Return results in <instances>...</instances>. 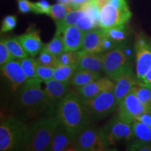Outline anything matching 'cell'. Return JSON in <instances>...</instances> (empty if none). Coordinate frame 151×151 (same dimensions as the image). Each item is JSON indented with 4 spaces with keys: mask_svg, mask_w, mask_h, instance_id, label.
Wrapping results in <instances>:
<instances>
[{
    "mask_svg": "<svg viewBox=\"0 0 151 151\" xmlns=\"http://www.w3.org/2000/svg\"><path fill=\"white\" fill-rule=\"evenodd\" d=\"M139 81H141L143 83L147 84L148 85V86H151V68L147 71V73L144 75V76L143 77L142 79Z\"/></svg>",
    "mask_w": 151,
    "mask_h": 151,
    "instance_id": "obj_44",
    "label": "cell"
},
{
    "mask_svg": "<svg viewBox=\"0 0 151 151\" xmlns=\"http://www.w3.org/2000/svg\"><path fill=\"white\" fill-rule=\"evenodd\" d=\"M109 4L120 9H129L126 0H110Z\"/></svg>",
    "mask_w": 151,
    "mask_h": 151,
    "instance_id": "obj_42",
    "label": "cell"
},
{
    "mask_svg": "<svg viewBox=\"0 0 151 151\" xmlns=\"http://www.w3.org/2000/svg\"><path fill=\"white\" fill-rule=\"evenodd\" d=\"M101 129L110 146L120 140H129L134 136L131 124L122 121L118 116L111 119Z\"/></svg>",
    "mask_w": 151,
    "mask_h": 151,
    "instance_id": "obj_9",
    "label": "cell"
},
{
    "mask_svg": "<svg viewBox=\"0 0 151 151\" xmlns=\"http://www.w3.org/2000/svg\"><path fill=\"white\" fill-rule=\"evenodd\" d=\"M37 60L39 65L46 66V67L55 68L59 65L57 55L47 51L43 48L39 53Z\"/></svg>",
    "mask_w": 151,
    "mask_h": 151,
    "instance_id": "obj_32",
    "label": "cell"
},
{
    "mask_svg": "<svg viewBox=\"0 0 151 151\" xmlns=\"http://www.w3.org/2000/svg\"><path fill=\"white\" fill-rule=\"evenodd\" d=\"M15 58L10 53L9 50L6 46L4 41L1 38V41H0V66L4 65L7 62L14 60Z\"/></svg>",
    "mask_w": 151,
    "mask_h": 151,
    "instance_id": "obj_37",
    "label": "cell"
},
{
    "mask_svg": "<svg viewBox=\"0 0 151 151\" xmlns=\"http://www.w3.org/2000/svg\"><path fill=\"white\" fill-rule=\"evenodd\" d=\"M127 150L136 151H151V144L150 143L139 141L130 145L128 147Z\"/></svg>",
    "mask_w": 151,
    "mask_h": 151,
    "instance_id": "obj_40",
    "label": "cell"
},
{
    "mask_svg": "<svg viewBox=\"0 0 151 151\" xmlns=\"http://www.w3.org/2000/svg\"><path fill=\"white\" fill-rule=\"evenodd\" d=\"M17 18L15 16H7L4 19L1 27V33L7 32L16 27Z\"/></svg>",
    "mask_w": 151,
    "mask_h": 151,
    "instance_id": "obj_39",
    "label": "cell"
},
{
    "mask_svg": "<svg viewBox=\"0 0 151 151\" xmlns=\"http://www.w3.org/2000/svg\"><path fill=\"white\" fill-rule=\"evenodd\" d=\"M94 2H95L96 5L97 6V7L101 11L104 7H105L106 6L108 5L109 2H110V0H94Z\"/></svg>",
    "mask_w": 151,
    "mask_h": 151,
    "instance_id": "obj_45",
    "label": "cell"
},
{
    "mask_svg": "<svg viewBox=\"0 0 151 151\" xmlns=\"http://www.w3.org/2000/svg\"><path fill=\"white\" fill-rule=\"evenodd\" d=\"M43 49L57 56L65 51L66 48L62 34L55 32L52 40L44 45Z\"/></svg>",
    "mask_w": 151,
    "mask_h": 151,
    "instance_id": "obj_27",
    "label": "cell"
},
{
    "mask_svg": "<svg viewBox=\"0 0 151 151\" xmlns=\"http://www.w3.org/2000/svg\"><path fill=\"white\" fill-rule=\"evenodd\" d=\"M42 81L38 78H30L20 87L17 104L20 111L29 118L52 116L44 90L41 88Z\"/></svg>",
    "mask_w": 151,
    "mask_h": 151,
    "instance_id": "obj_2",
    "label": "cell"
},
{
    "mask_svg": "<svg viewBox=\"0 0 151 151\" xmlns=\"http://www.w3.org/2000/svg\"><path fill=\"white\" fill-rule=\"evenodd\" d=\"M83 101L92 120H97L108 116L116 110L118 105L112 91L101 92L92 99H83Z\"/></svg>",
    "mask_w": 151,
    "mask_h": 151,
    "instance_id": "obj_6",
    "label": "cell"
},
{
    "mask_svg": "<svg viewBox=\"0 0 151 151\" xmlns=\"http://www.w3.org/2000/svg\"><path fill=\"white\" fill-rule=\"evenodd\" d=\"M23 70L27 76V78H37V67L38 65L37 60L34 58V57H27L19 60Z\"/></svg>",
    "mask_w": 151,
    "mask_h": 151,
    "instance_id": "obj_31",
    "label": "cell"
},
{
    "mask_svg": "<svg viewBox=\"0 0 151 151\" xmlns=\"http://www.w3.org/2000/svg\"><path fill=\"white\" fill-rule=\"evenodd\" d=\"M115 88V83L110 78H99L86 85L76 88L77 92L83 99H92L101 92L112 91Z\"/></svg>",
    "mask_w": 151,
    "mask_h": 151,
    "instance_id": "obj_15",
    "label": "cell"
},
{
    "mask_svg": "<svg viewBox=\"0 0 151 151\" xmlns=\"http://www.w3.org/2000/svg\"><path fill=\"white\" fill-rule=\"evenodd\" d=\"M104 29H92L85 32L82 49L90 52H101L100 45L103 36Z\"/></svg>",
    "mask_w": 151,
    "mask_h": 151,
    "instance_id": "obj_20",
    "label": "cell"
},
{
    "mask_svg": "<svg viewBox=\"0 0 151 151\" xmlns=\"http://www.w3.org/2000/svg\"><path fill=\"white\" fill-rule=\"evenodd\" d=\"M118 106V118L131 124L143 113L151 111V107L141 102L132 91L124 97Z\"/></svg>",
    "mask_w": 151,
    "mask_h": 151,
    "instance_id": "obj_8",
    "label": "cell"
},
{
    "mask_svg": "<svg viewBox=\"0 0 151 151\" xmlns=\"http://www.w3.org/2000/svg\"><path fill=\"white\" fill-rule=\"evenodd\" d=\"M90 0H71V6L73 10L80 9L81 5Z\"/></svg>",
    "mask_w": 151,
    "mask_h": 151,
    "instance_id": "obj_43",
    "label": "cell"
},
{
    "mask_svg": "<svg viewBox=\"0 0 151 151\" xmlns=\"http://www.w3.org/2000/svg\"><path fill=\"white\" fill-rule=\"evenodd\" d=\"M126 24L113 27L108 29H104L105 35L113 40L119 43H122L127 37V29Z\"/></svg>",
    "mask_w": 151,
    "mask_h": 151,
    "instance_id": "obj_29",
    "label": "cell"
},
{
    "mask_svg": "<svg viewBox=\"0 0 151 151\" xmlns=\"http://www.w3.org/2000/svg\"><path fill=\"white\" fill-rule=\"evenodd\" d=\"M132 91L141 102L151 107V86L139 81Z\"/></svg>",
    "mask_w": 151,
    "mask_h": 151,
    "instance_id": "obj_25",
    "label": "cell"
},
{
    "mask_svg": "<svg viewBox=\"0 0 151 151\" xmlns=\"http://www.w3.org/2000/svg\"><path fill=\"white\" fill-rule=\"evenodd\" d=\"M59 124L60 121L56 115L38 118L29 127L24 150H48L56 128Z\"/></svg>",
    "mask_w": 151,
    "mask_h": 151,
    "instance_id": "obj_3",
    "label": "cell"
},
{
    "mask_svg": "<svg viewBox=\"0 0 151 151\" xmlns=\"http://www.w3.org/2000/svg\"><path fill=\"white\" fill-rule=\"evenodd\" d=\"M122 46V43L117 42V41L113 40L111 38L104 35L101 41V45H100V51L101 52H107L109 50H113V49L118 48V47Z\"/></svg>",
    "mask_w": 151,
    "mask_h": 151,
    "instance_id": "obj_36",
    "label": "cell"
},
{
    "mask_svg": "<svg viewBox=\"0 0 151 151\" xmlns=\"http://www.w3.org/2000/svg\"><path fill=\"white\" fill-rule=\"evenodd\" d=\"M79 61L78 69L92 71L103 70V54L90 52L82 49L78 51Z\"/></svg>",
    "mask_w": 151,
    "mask_h": 151,
    "instance_id": "obj_18",
    "label": "cell"
},
{
    "mask_svg": "<svg viewBox=\"0 0 151 151\" xmlns=\"http://www.w3.org/2000/svg\"><path fill=\"white\" fill-rule=\"evenodd\" d=\"M76 137L77 134L73 133L65 125L60 123L56 128L51 142L47 150H68Z\"/></svg>",
    "mask_w": 151,
    "mask_h": 151,
    "instance_id": "obj_16",
    "label": "cell"
},
{
    "mask_svg": "<svg viewBox=\"0 0 151 151\" xmlns=\"http://www.w3.org/2000/svg\"><path fill=\"white\" fill-rule=\"evenodd\" d=\"M132 17L129 9H120L109 4L101 9L100 16V26L102 29L124 25Z\"/></svg>",
    "mask_w": 151,
    "mask_h": 151,
    "instance_id": "obj_11",
    "label": "cell"
},
{
    "mask_svg": "<svg viewBox=\"0 0 151 151\" xmlns=\"http://www.w3.org/2000/svg\"><path fill=\"white\" fill-rule=\"evenodd\" d=\"M6 46L15 59H22L29 56L27 52L24 50L20 41L17 37H9L3 39Z\"/></svg>",
    "mask_w": 151,
    "mask_h": 151,
    "instance_id": "obj_23",
    "label": "cell"
},
{
    "mask_svg": "<svg viewBox=\"0 0 151 151\" xmlns=\"http://www.w3.org/2000/svg\"><path fill=\"white\" fill-rule=\"evenodd\" d=\"M135 51L137 78L141 81L151 68V41L143 35L138 36Z\"/></svg>",
    "mask_w": 151,
    "mask_h": 151,
    "instance_id": "obj_10",
    "label": "cell"
},
{
    "mask_svg": "<svg viewBox=\"0 0 151 151\" xmlns=\"http://www.w3.org/2000/svg\"><path fill=\"white\" fill-rule=\"evenodd\" d=\"M129 66L127 55L122 45L103 54V70L113 81Z\"/></svg>",
    "mask_w": 151,
    "mask_h": 151,
    "instance_id": "obj_7",
    "label": "cell"
},
{
    "mask_svg": "<svg viewBox=\"0 0 151 151\" xmlns=\"http://www.w3.org/2000/svg\"><path fill=\"white\" fill-rule=\"evenodd\" d=\"M85 32L76 27L71 25L67 27L62 33L66 50H77L82 48Z\"/></svg>",
    "mask_w": 151,
    "mask_h": 151,
    "instance_id": "obj_19",
    "label": "cell"
},
{
    "mask_svg": "<svg viewBox=\"0 0 151 151\" xmlns=\"http://www.w3.org/2000/svg\"><path fill=\"white\" fill-rule=\"evenodd\" d=\"M55 115L60 123L77 135L92 121L78 92H68L57 105Z\"/></svg>",
    "mask_w": 151,
    "mask_h": 151,
    "instance_id": "obj_1",
    "label": "cell"
},
{
    "mask_svg": "<svg viewBox=\"0 0 151 151\" xmlns=\"http://www.w3.org/2000/svg\"><path fill=\"white\" fill-rule=\"evenodd\" d=\"M51 6L46 0H40L37 2L33 3V12L38 14L48 15Z\"/></svg>",
    "mask_w": 151,
    "mask_h": 151,
    "instance_id": "obj_38",
    "label": "cell"
},
{
    "mask_svg": "<svg viewBox=\"0 0 151 151\" xmlns=\"http://www.w3.org/2000/svg\"><path fill=\"white\" fill-rule=\"evenodd\" d=\"M71 11H73L71 6H67L62 4L58 3L51 6L48 16L55 20V22L59 21L65 18L68 13Z\"/></svg>",
    "mask_w": 151,
    "mask_h": 151,
    "instance_id": "obj_33",
    "label": "cell"
},
{
    "mask_svg": "<svg viewBox=\"0 0 151 151\" xmlns=\"http://www.w3.org/2000/svg\"><path fill=\"white\" fill-rule=\"evenodd\" d=\"M59 65L76 66L78 67L79 61L78 51L75 50H65L57 56Z\"/></svg>",
    "mask_w": 151,
    "mask_h": 151,
    "instance_id": "obj_30",
    "label": "cell"
},
{
    "mask_svg": "<svg viewBox=\"0 0 151 151\" xmlns=\"http://www.w3.org/2000/svg\"><path fill=\"white\" fill-rule=\"evenodd\" d=\"M148 125L150 126V127H151V116H150V120H149V121H148Z\"/></svg>",
    "mask_w": 151,
    "mask_h": 151,
    "instance_id": "obj_47",
    "label": "cell"
},
{
    "mask_svg": "<svg viewBox=\"0 0 151 151\" xmlns=\"http://www.w3.org/2000/svg\"><path fill=\"white\" fill-rule=\"evenodd\" d=\"M85 14V12L81 9H76L69 12L65 18L59 21H56V32L62 34L67 27L75 25L78 20Z\"/></svg>",
    "mask_w": 151,
    "mask_h": 151,
    "instance_id": "obj_22",
    "label": "cell"
},
{
    "mask_svg": "<svg viewBox=\"0 0 151 151\" xmlns=\"http://www.w3.org/2000/svg\"><path fill=\"white\" fill-rule=\"evenodd\" d=\"M109 146L101 129L88 126L77 135L68 150L104 151L109 150Z\"/></svg>",
    "mask_w": 151,
    "mask_h": 151,
    "instance_id": "obj_5",
    "label": "cell"
},
{
    "mask_svg": "<svg viewBox=\"0 0 151 151\" xmlns=\"http://www.w3.org/2000/svg\"><path fill=\"white\" fill-rule=\"evenodd\" d=\"M77 68L76 66L58 65L55 68L53 78L62 82H69Z\"/></svg>",
    "mask_w": 151,
    "mask_h": 151,
    "instance_id": "obj_26",
    "label": "cell"
},
{
    "mask_svg": "<svg viewBox=\"0 0 151 151\" xmlns=\"http://www.w3.org/2000/svg\"><path fill=\"white\" fill-rule=\"evenodd\" d=\"M58 3L62 4L67 6H71V0H57Z\"/></svg>",
    "mask_w": 151,
    "mask_h": 151,
    "instance_id": "obj_46",
    "label": "cell"
},
{
    "mask_svg": "<svg viewBox=\"0 0 151 151\" xmlns=\"http://www.w3.org/2000/svg\"><path fill=\"white\" fill-rule=\"evenodd\" d=\"M114 81L115 88L113 90V94L119 104L124 97L132 92L138 81L136 80L130 66L126 68Z\"/></svg>",
    "mask_w": 151,
    "mask_h": 151,
    "instance_id": "obj_13",
    "label": "cell"
},
{
    "mask_svg": "<svg viewBox=\"0 0 151 151\" xmlns=\"http://www.w3.org/2000/svg\"><path fill=\"white\" fill-rule=\"evenodd\" d=\"M1 73L9 81L14 90L22 87L28 80L19 60H12L1 66Z\"/></svg>",
    "mask_w": 151,
    "mask_h": 151,
    "instance_id": "obj_14",
    "label": "cell"
},
{
    "mask_svg": "<svg viewBox=\"0 0 151 151\" xmlns=\"http://www.w3.org/2000/svg\"><path fill=\"white\" fill-rule=\"evenodd\" d=\"M19 11L22 14H27L33 10V3L29 0H17Z\"/></svg>",
    "mask_w": 151,
    "mask_h": 151,
    "instance_id": "obj_41",
    "label": "cell"
},
{
    "mask_svg": "<svg viewBox=\"0 0 151 151\" xmlns=\"http://www.w3.org/2000/svg\"><path fill=\"white\" fill-rule=\"evenodd\" d=\"M45 88L43 89L46 95L47 102L48 104L52 114L55 112L58 104L62 98L65 97L69 91V82H62L55 78L44 81Z\"/></svg>",
    "mask_w": 151,
    "mask_h": 151,
    "instance_id": "obj_12",
    "label": "cell"
},
{
    "mask_svg": "<svg viewBox=\"0 0 151 151\" xmlns=\"http://www.w3.org/2000/svg\"><path fill=\"white\" fill-rule=\"evenodd\" d=\"M75 25L84 32L96 28V26L92 19L86 14L78 19Z\"/></svg>",
    "mask_w": 151,
    "mask_h": 151,
    "instance_id": "obj_35",
    "label": "cell"
},
{
    "mask_svg": "<svg viewBox=\"0 0 151 151\" xmlns=\"http://www.w3.org/2000/svg\"><path fill=\"white\" fill-rule=\"evenodd\" d=\"M80 9L83 10L85 14L89 16L92 19L96 27L100 26V16L101 10L98 8L94 0H90L81 5Z\"/></svg>",
    "mask_w": 151,
    "mask_h": 151,
    "instance_id": "obj_28",
    "label": "cell"
},
{
    "mask_svg": "<svg viewBox=\"0 0 151 151\" xmlns=\"http://www.w3.org/2000/svg\"><path fill=\"white\" fill-rule=\"evenodd\" d=\"M132 127L134 136L139 141L151 142V127L148 124L136 120L132 122Z\"/></svg>",
    "mask_w": 151,
    "mask_h": 151,
    "instance_id": "obj_24",
    "label": "cell"
},
{
    "mask_svg": "<svg viewBox=\"0 0 151 151\" xmlns=\"http://www.w3.org/2000/svg\"><path fill=\"white\" fill-rule=\"evenodd\" d=\"M100 76H101V73L99 71H92L77 68L70 82L73 86L78 88L86 86L96 79L100 78Z\"/></svg>",
    "mask_w": 151,
    "mask_h": 151,
    "instance_id": "obj_21",
    "label": "cell"
},
{
    "mask_svg": "<svg viewBox=\"0 0 151 151\" xmlns=\"http://www.w3.org/2000/svg\"><path fill=\"white\" fill-rule=\"evenodd\" d=\"M36 73H37V78L41 79L43 81H49L53 78L55 68L46 67L38 64Z\"/></svg>",
    "mask_w": 151,
    "mask_h": 151,
    "instance_id": "obj_34",
    "label": "cell"
},
{
    "mask_svg": "<svg viewBox=\"0 0 151 151\" xmlns=\"http://www.w3.org/2000/svg\"><path fill=\"white\" fill-rule=\"evenodd\" d=\"M29 127L22 120L9 117L0 125V150H23Z\"/></svg>",
    "mask_w": 151,
    "mask_h": 151,
    "instance_id": "obj_4",
    "label": "cell"
},
{
    "mask_svg": "<svg viewBox=\"0 0 151 151\" xmlns=\"http://www.w3.org/2000/svg\"><path fill=\"white\" fill-rule=\"evenodd\" d=\"M18 39L29 56H37L44 47L39 30H29L23 35L18 36Z\"/></svg>",
    "mask_w": 151,
    "mask_h": 151,
    "instance_id": "obj_17",
    "label": "cell"
}]
</instances>
